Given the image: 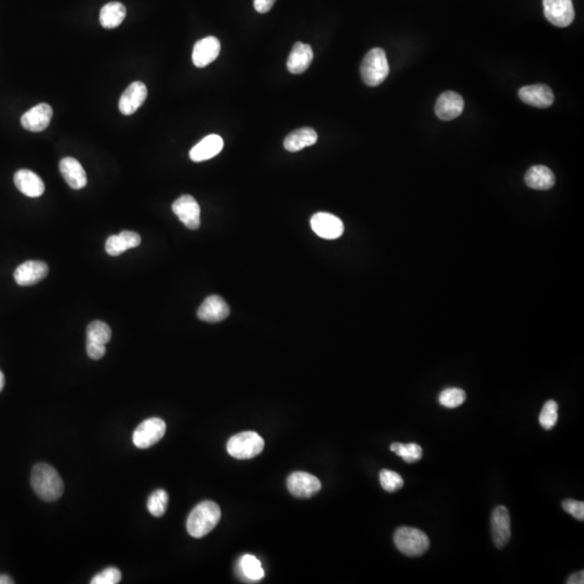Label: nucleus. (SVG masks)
Listing matches in <instances>:
<instances>
[{"label":"nucleus","mask_w":584,"mask_h":584,"mask_svg":"<svg viewBox=\"0 0 584 584\" xmlns=\"http://www.w3.org/2000/svg\"><path fill=\"white\" fill-rule=\"evenodd\" d=\"M112 338V330L108 324L101 321H94L87 327V342L106 345Z\"/></svg>","instance_id":"nucleus-27"},{"label":"nucleus","mask_w":584,"mask_h":584,"mask_svg":"<svg viewBox=\"0 0 584 584\" xmlns=\"http://www.w3.org/2000/svg\"><path fill=\"white\" fill-rule=\"evenodd\" d=\"M380 483L385 491L395 493L403 488V479L399 473L382 470L380 472Z\"/></svg>","instance_id":"nucleus-33"},{"label":"nucleus","mask_w":584,"mask_h":584,"mask_svg":"<svg viewBox=\"0 0 584 584\" xmlns=\"http://www.w3.org/2000/svg\"><path fill=\"white\" fill-rule=\"evenodd\" d=\"M14 583L13 580L7 575H0V584H12Z\"/></svg>","instance_id":"nucleus-39"},{"label":"nucleus","mask_w":584,"mask_h":584,"mask_svg":"<svg viewBox=\"0 0 584 584\" xmlns=\"http://www.w3.org/2000/svg\"><path fill=\"white\" fill-rule=\"evenodd\" d=\"M168 502H169V496L167 491L159 489L149 496L147 500V509L151 515L155 517H161L166 513Z\"/></svg>","instance_id":"nucleus-30"},{"label":"nucleus","mask_w":584,"mask_h":584,"mask_svg":"<svg viewBox=\"0 0 584 584\" xmlns=\"http://www.w3.org/2000/svg\"><path fill=\"white\" fill-rule=\"evenodd\" d=\"M87 354L91 360H99L105 355L106 348L102 344L93 343V342H87Z\"/></svg>","instance_id":"nucleus-36"},{"label":"nucleus","mask_w":584,"mask_h":584,"mask_svg":"<svg viewBox=\"0 0 584 584\" xmlns=\"http://www.w3.org/2000/svg\"><path fill=\"white\" fill-rule=\"evenodd\" d=\"M30 483L35 493L47 502L57 501L62 497L64 483L55 467L38 463L33 467Z\"/></svg>","instance_id":"nucleus-1"},{"label":"nucleus","mask_w":584,"mask_h":584,"mask_svg":"<svg viewBox=\"0 0 584 584\" xmlns=\"http://www.w3.org/2000/svg\"><path fill=\"white\" fill-rule=\"evenodd\" d=\"M52 115V108L49 104H38L21 117L22 127L32 132H42L48 128Z\"/></svg>","instance_id":"nucleus-14"},{"label":"nucleus","mask_w":584,"mask_h":584,"mask_svg":"<svg viewBox=\"0 0 584 584\" xmlns=\"http://www.w3.org/2000/svg\"><path fill=\"white\" fill-rule=\"evenodd\" d=\"M4 387H5V376L3 372H0V392L3 391Z\"/></svg>","instance_id":"nucleus-40"},{"label":"nucleus","mask_w":584,"mask_h":584,"mask_svg":"<svg viewBox=\"0 0 584 584\" xmlns=\"http://www.w3.org/2000/svg\"><path fill=\"white\" fill-rule=\"evenodd\" d=\"M545 18L557 28H567L575 18L573 0H543Z\"/></svg>","instance_id":"nucleus-7"},{"label":"nucleus","mask_w":584,"mask_h":584,"mask_svg":"<svg viewBox=\"0 0 584 584\" xmlns=\"http://www.w3.org/2000/svg\"><path fill=\"white\" fill-rule=\"evenodd\" d=\"M48 273L49 268L45 262L30 260L18 266L14 272V280L20 286H33L46 278Z\"/></svg>","instance_id":"nucleus-12"},{"label":"nucleus","mask_w":584,"mask_h":584,"mask_svg":"<svg viewBox=\"0 0 584 584\" xmlns=\"http://www.w3.org/2000/svg\"><path fill=\"white\" fill-rule=\"evenodd\" d=\"M239 567H241V573L245 576V578L251 580V581H259L265 575L259 559L253 555H244L241 557V563H239Z\"/></svg>","instance_id":"nucleus-29"},{"label":"nucleus","mask_w":584,"mask_h":584,"mask_svg":"<svg viewBox=\"0 0 584 584\" xmlns=\"http://www.w3.org/2000/svg\"><path fill=\"white\" fill-rule=\"evenodd\" d=\"M559 405L556 401H546L543 406L542 411H541L540 416H539V422L546 431H550L556 425L557 419H559Z\"/></svg>","instance_id":"nucleus-31"},{"label":"nucleus","mask_w":584,"mask_h":584,"mask_svg":"<svg viewBox=\"0 0 584 584\" xmlns=\"http://www.w3.org/2000/svg\"><path fill=\"white\" fill-rule=\"evenodd\" d=\"M14 184L28 197H39L45 192L44 182L30 170L21 169L16 171L14 174Z\"/></svg>","instance_id":"nucleus-19"},{"label":"nucleus","mask_w":584,"mask_h":584,"mask_svg":"<svg viewBox=\"0 0 584 584\" xmlns=\"http://www.w3.org/2000/svg\"><path fill=\"white\" fill-rule=\"evenodd\" d=\"M568 584H583L584 583V573L583 571H578L573 573L567 580Z\"/></svg>","instance_id":"nucleus-38"},{"label":"nucleus","mask_w":584,"mask_h":584,"mask_svg":"<svg viewBox=\"0 0 584 584\" xmlns=\"http://www.w3.org/2000/svg\"><path fill=\"white\" fill-rule=\"evenodd\" d=\"M166 428L165 421L161 418L145 420L133 432V444L139 450H147L164 437Z\"/></svg>","instance_id":"nucleus-6"},{"label":"nucleus","mask_w":584,"mask_h":584,"mask_svg":"<svg viewBox=\"0 0 584 584\" xmlns=\"http://www.w3.org/2000/svg\"><path fill=\"white\" fill-rule=\"evenodd\" d=\"M561 506H563V509L567 512V513L571 514V516L576 518V520H581L583 522L584 520V503L582 501H577V500H565V501L561 503Z\"/></svg>","instance_id":"nucleus-35"},{"label":"nucleus","mask_w":584,"mask_h":584,"mask_svg":"<svg viewBox=\"0 0 584 584\" xmlns=\"http://www.w3.org/2000/svg\"><path fill=\"white\" fill-rule=\"evenodd\" d=\"M319 135L314 129L301 128L291 132L285 139L284 147L288 151H299L304 147H311L317 142Z\"/></svg>","instance_id":"nucleus-25"},{"label":"nucleus","mask_w":584,"mask_h":584,"mask_svg":"<svg viewBox=\"0 0 584 584\" xmlns=\"http://www.w3.org/2000/svg\"><path fill=\"white\" fill-rule=\"evenodd\" d=\"M313 50L309 45L303 42H296L292 47L288 61H287V69L292 74H302L309 69L313 61Z\"/></svg>","instance_id":"nucleus-23"},{"label":"nucleus","mask_w":584,"mask_h":584,"mask_svg":"<svg viewBox=\"0 0 584 584\" xmlns=\"http://www.w3.org/2000/svg\"><path fill=\"white\" fill-rule=\"evenodd\" d=\"M466 399V394L462 389L450 387L440 394V403L446 408H457L462 405Z\"/></svg>","instance_id":"nucleus-32"},{"label":"nucleus","mask_w":584,"mask_h":584,"mask_svg":"<svg viewBox=\"0 0 584 584\" xmlns=\"http://www.w3.org/2000/svg\"><path fill=\"white\" fill-rule=\"evenodd\" d=\"M59 167L62 177L73 190H81L87 185V174L77 159L73 157L63 159Z\"/></svg>","instance_id":"nucleus-20"},{"label":"nucleus","mask_w":584,"mask_h":584,"mask_svg":"<svg viewBox=\"0 0 584 584\" xmlns=\"http://www.w3.org/2000/svg\"><path fill=\"white\" fill-rule=\"evenodd\" d=\"M174 214L188 229H197L200 227V207L190 195H183L172 205Z\"/></svg>","instance_id":"nucleus-9"},{"label":"nucleus","mask_w":584,"mask_h":584,"mask_svg":"<svg viewBox=\"0 0 584 584\" xmlns=\"http://www.w3.org/2000/svg\"><path fill=\"white\" fill-rule=\"evenodd\" d=\"M311 227L316 235L324 239H337L344 231L343 222L331 213H315L311 219Z\"/></svg>","instance_id":"nucleus-10"},{"label":"nucleus","mask_w":584,"mask_h":584,"mask_svg":"<svg viewBox=\"0 0 584 584\" xmlns=\"http://www.w3.org/2000/svg\"><path fill=\"white\" fill-rule=\"evenodd\" d=\"M396 548L407 556H421L430 548V539L422 530L413 527H401L395 532Z\"/></svg>","instance_id":"nucleus-5"},{"label":"nucleus","mask_w":584,"mask_h":584,"mask_svg":"<svg viewBox=\"0 0 584 584\" xmlns=\"http://www.w3.org/2000/svg\"><path fill=\"white\" fill-rule=\"evenodd\" d=\"M221 44L217 37L209 36L200 39L195 44L193 49V63L195 67H206L207 65L217 60L220 55Z\"/></svg>","instance_id":"nucleus-13"},{"label":"nucleus","mask_w":584,"mask_h":584,"mask_svg":"<svg viewBox=\"0 0 584 584\" xmlns=\"http://www.w3.org/2000/svg\"><path fill=\"white\" fill-rule=\"evenodd\" d=\"M122 580V573L115 567H108L101 573L94 576L91 584H117Z\"/></svg>","instance_id":"nucleus-34"},{"label":"nucleus","mask_w":584,"mask_h":584,"mask_svg":"<svg viewBox=\"0 0 584 584\" xmlns=\"http://www.w3.org/2000/svg\"><path fill=\"white\" fill-rule=\"evenodd\" d=\"M220 520V506L216 502L202 501L188 515L186 529L193 538H202L212 532Z\"/></svg>","instance_id":"nucleus-2"},{"label":"nucleus","mask_w":584,"mask_h":584,"mask_svg":"<svg viewBox=\"0 0 584 584\" xmlns=\"http://www.w3.org/2000/svg\"><path fill=\"white\" fill-rule=\"evenodd\" d=\"M147 98V88L141 81H134L125 90L120 100V110L122 114L132 115L144 103Z\"/></svg>","instance_id":"nucleus-18"},{"label":"nucleus","mask_w":584,"mask_h":584,"mask_svg":"<svg viewBox=\"0 0 584 584\" xmlns=\"http://www.w3.org/2000/svg\"><path fill=\"white\" fill-rule=\"evenodd\" d=\"M525 182L534 190H550L554 186L555 176L550 168L540 165L534 166L525 174Z\"/></svg>","instance_id":"nucleus-24"},{"label":"nucleus","mask_w":584,"mask_h":584,"mask_svg":"<svg viewBox=\"0 0 584 584\" xmlns=\"http://www.w3.org/2000/svg\"><path fill=\"white\" fill-rule=\"evenodd\" d=\"M229 315V307L220 296H210L200 305L197 316L207 323H219Z\"/></svg>","instance_id":"nucleus-17"},{"label":"nucleus","mask_w":584,"mask_h":584,"mask_svg":"<svg viewBox=\"0 0 584 584\" xmlns=\"http://www.w3.org/2000/svg\"><path fill=\"white\" fill-rule=\"evenodd\" d=\"M264 450V440L256 432H243L231 436L227 442L229 456L239 460L255 458Z\"/></svg>","instance_id":"nucleus-4"},{"label":"nucleus","mask_w":584,"mask_h":584,"mask_svg":"<svg viewBox=\"0 0 584 584\" xmlns=\"http://www.w3.org/2000/svg\"><path fill=\"white\" fill-rule=\"evenodd\" d=\"M126 16V7L122 3H108L100 11V23L104 28L112 30L120 26Z\"/></svg>","instance_id":"nucleus-26"},{"label":"nucleus","mask_w":584,"mask_h":584,"mask_svg":"<svg viewBox=\"0 0 584 584\" xmlns=\"http://www.w3.org/2000/svg\"><path fill=\"white\" fill-rule=\"evenodd\" d=\"M289 493L300 499H307L319 493L321 483L316 476L307 472H294L287 479Z\"/></svg>","instance_id":"nucleus-8"},{"label":"nucleus","mask_w":584,"mask_h":584,"mask_svg":"<svg viewBox=\"0 0 584 584\" xmlns=\"http://www.w3.org/2000/svg\"><path fill=\"white\" fill-rule=\"evenodd\" d=\"M391 450L407 463L418 462L423 456L421 446L416 442H409V444L393 442L391 445Z\"/></svg>","instance_id":"nucleus-28"},{"label":"nucleus","mask_w":584,"mask_h":584,"mask_svg":"<svg viewBox=\"0 0 584 584\" xmlns=\"http://www.w3.org/2000/svg\"><path fill=\"white\" fill-rule=\"evenodd\" d=\"M493 541L498 549H504L511 539V517L505 506H497L491 516Z\"/></svg>","instance_id":"nucleus-11"},{"label":"nucleus","mask_w":584,"mask_h":584,"mask_svg":"<svg viewBox=\"0 0 584 584\" xmlns=\"http://www.w3.org/2000/svg\"><path fill=\"white\" fill-rule=\"evenodd\" d=\"M224 142L220 135L210 134L195 145L190 151V157L195 163L208 161L222 151Z\"/></svg>","instance_id":"nucleus-21"},{"label":"nucleus","mask_w":584,"mask_h":584,"mask_svg":"<svg viewBox=\"0 0 584 584\" xmlns=\"http://www.w3.org/2000/svg\"><path fill=\"white\" fill-rule=\"evenodd\" d=\"M464 108L462 96L454 91L440 94L435 104V113L442 120H452L460 116Z\"/></svg>","instance_id":"nucleus-16"},{"label":"nucleus","mask_w":584,"mask_h":584,"mask_svg":"<svg viewBox=\"0 0 584 584\" xmlns=\"http://www.w3.org/2000/svg\"><path fill=\"white\" fill-rule=\"evenodd\" d=\"M141 244V236L138 233L122 231L120 235H112L105 243V250L112 257H118L131 248L138 247Z\"/></svg>","instance_id":"nucleus-22"},{"label":"nucleus","mask_w":584,"mask_h":584,"mask_svg":"<svg viewBox=\"0 0 584 584\" xmlns=\"http://www.w3.org/2000/svg\"><path fill=\"white\" fill-rule=\"evenodd\" d=\"M276 0H255V9L259 13H266L272 9L273 6L275 4Z\"/></svg>","instance_id":"nucleus-37"},{"label":"nucleus","mask_w":584,"mask_h":584,"mask_svg":"<svg viewBox=\"0 0 584 584\" xmlns=\"http://www.w3.org/2000/svg\"><path fill=\"white\" fill-rule=\"evenodd\" d=\"M362 81L370 87L381 85L389 73L387 55L381 48H374L367 53L360 67Z\"/></svg>","instance_id":"nucleus-3"},{"label":"nucleus","mask_w":584,"mask_h":584,"mask_svg":"<svg viewBox=\"0 0 584 584\" xmlns=\"http://www.w3.org/2000/svg\"><path fill=\"white\" fill-rule=\"evenodd\" d=\"M518 96L524 103L534 108H550L554 102L552 89L545 85L525 86L520 88Z\"/></svg>","instance_id":"nucleus-15"}]
</instances>
